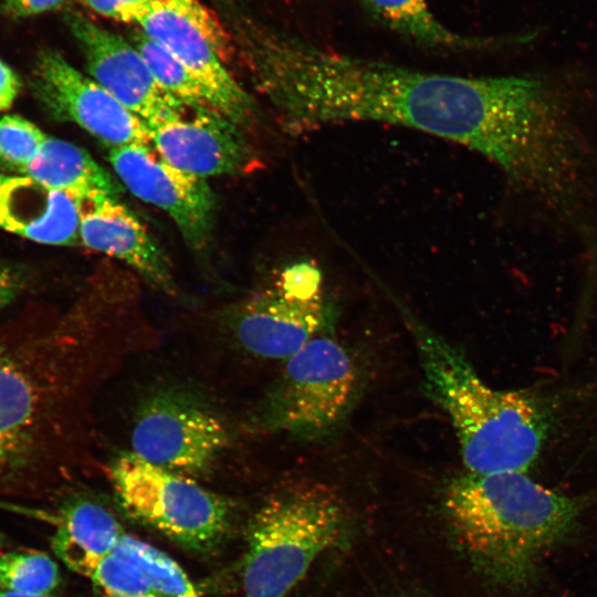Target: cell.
<instances>
[{"label":"cell","instance_id":"6da1fadb","mask_svg":"<svg viewBox=\"0 0 597 597\" xmlns=\"http://www.w3.org/2000/svg\"><path fill=\"white\" fill-rule=\"evenodd\" d=\"M251 63L283 126L304 134L375 122L416 129L484 156L506 88L504 76L433 73L363 59L265 31Z\"/></svg>","mask_w":597,"mask_h":597},{"label":"cell","instance_id":"7a4b0ae2","mask_svg":"<svg viewBox=\"0 0 597 597\" xmlns=\"http://www.w3.org/2000/svg\"><path fill=\"white\" fill-rule=\"evenodd\" d=\"M93 324L75 308L0 325V484L73 455Z\"/></svg>","mask_w":597,"mask_h":597},{"label":"cell","instance_id":"3957f363","mask_svg":"<svg viewBox=\"0 0 597 597\" xmlns=\"http://www.w3.org/2000/svg\"><path fill=\"white\" fill-rule=\"evenodd\" d=\"M442 506L467 556L485 576L509 587L534 578L582 511L578 500L517 471H467L447 485Z\"/></svg>","mask_w":597,"mask_h":597},{"label":"cell","instance_id":"277c9868","mask_svg":"<svg viewBox=\"0 0 597 597\" xmlns=\"http://www.w3.org/2000/svg\"><path fill=\"white\" fill-rule=\"evenodd\" d=\"M429 394L448 415L468 472H526L537 459L546 423L526 394L488 386L447 341L413 329Z\"/></svg>","mask_w":597,"mask_h":597},{"label":"cell","instance_id":"5b68a950","mask_svg":"<svg viewBox=\"0 0 597 597\" xmlns=\"http://www.w3.org/2000/svg\"><path fill=\"white\" fill-rule=\"evenodd\" d=\"M349 525L345 502L326 484L303 482L271 495L249 525L243 597H287L320 555L346 542Z\"/></svg>","mask_w":597,"mask_h":597},{"label":"cell","instance_id":"8992f818","mask_svg":"<svg viewBox=\"0 0 597 597\" xmlns=\"http://www.w3.org/2000/svg\"><path fill=\"white\" fill-rule=\"evenodd\" d=\"M111 481L125 511L182 547L213 551L228 534L232 506L191 478L151 464L134 452L113 462Z\"/></svg>","mask_w":597,"mask_h":597},{"label":"cell","instance_id":"52a82bcc","mask_svg":"<svg viewBox=\"0 0 597 597\" xmlns=\"http://www.w3.org/2000/svg\"><path fill=\"white\" fill-rule=\"evenodd\" d=\"M358 380L348 350L335 338L318 334L285 360L263 404L261 426L296 436L321 434L347 413Z\"/></svg>","mask_w":597,"mask_h":597},{"label":"cell","instance_id":"ba28073f","mask_svg":"<svg viewBox=\"0 0 597 597\" xmlns=\"http://www.w3.org/2000/svg\"><path fill=\"white\" fill-rule=\"evenodd\" d=\"M328 314L323 273L303 260L286 266L271 287L237 305L227 324L249 354L286 360L323 331Z\"/></svg>","mask_w":597,"mask_h":597},{"label":"cell","instance_id":"9c48e42d","mask_svg":"<svg viewBox=\"0 0 597 597\" xmlns=\"http://www.w3.org/2000/svg\"><path fill=\"white\" fill-rule=\"evenodd\" d=\"M224 420L198 396L164 388L139 405L132 452L189 478L207 473L229 444Z\"/></svg>","mask_w":597,"mask_h":597},{"label":"cell","instance_id":"30bf717a","mask_svg":"<svg viewBox=\"0 0 597 597\" xmlns=\"http://www.w3.org/2000/svg\"><path fill=\"white\" fill-rule=\"evenodd\" d=\"M30 85L51 118L74 123L111 148L150 144L143 119L55 50L39 52Z\"/></svg>","mask_w":597,"mask_h":597},{"label":"cell","instance_id":"8fae6325","mask_svg":"<svg viewBox=\"0 0 597 597\" xmlns=\"http://www.w3.org/2000/svg\"><path fill=\"white\" fill-rule=\"evenodd\" d=\"M108 160L125 188L174 220L191 250L206 249L214 224L216 197L205 178L169 165L144 145L111 148Z\"/></svg>","mask_w":597,"mask_h":597},{"label":"cell","instance_id":"7c38bea8","mask_svg":"<svg viewBox=\"0 0 597 597\" xmlns=\"http://www.w3.org/2000/svg\"><path fill=\"white\" fill-rule=\"evenodd\" d=\"M66 22L85 57L88 76L146 126L185 114L187 107L160 87L132 43L78 13L69 14Z\"/></svg>","mask_w":597,"mask_h":597},{"label":"cell","instance_id":"4fadbf2b","mask_svg":"<svg viewBox=\"0 0 597 597\" xmlns=\"http://www.w3.org/2000/svg\"><path fill=\"white\" fill-rule=\"evenodd\" d=\"M147 126L150 144L169 165L207 178L243 171L253 161L252 149L238 123L212 106Z\"/></svg>","mask_w":597,"mask_h":597},{"label":"cell","instance_id":"5bb4252c","mask_svg":"<svg viewBox=\"0 0 597 597\" xmlns=\"http://www.w3.org/2000/svg\"><path fill=\"white\" fill-rule=\"evenodd\" d=\"M137 24L145 35L170 52L198 80L214 108L238 124L248 119L253 111L251 98L193 20L154 1Z\"/></svg>","mask_w":597,"mask_h":597},{"label":"cell","instance_id":"9a60e30c","mask_svg":"<svg viewBox=\"0 0 597 597\" xmlns=\"http://www.w3.org/2000/svg\"><path fill=\"white\" fill-rule=\"evenodd\" d=\"M88 205V210H82L81 243L123 261L154 287L175 294L171 264L142 221L119 200L104 199Z\"/></svg>","mask_w":597,"mask_h":597},{"label":"cell","instance_id":"2e32d148","mask_svg":"<svg viewBox=\"0 0 597 597\" xmlns=\"http://www.w3.org/2000/svg\"><path fill=\"white\" fill-rule=\"evenodd\" d=\"M83 202L27 175L0 174V228L49 245H77Z\"/></svg>","mask_w":597,"mask_h":597},{"label":"cell","instance_id":"e0dca14e","mask_svg":"<svg viewBox=\"0 0 597 597\" xmlns=\"http://www.w3.org/2000/svg\"><path fill=\"white\" fill-rule=\"evenodd\" d=\"M124 534L111 511L93 500L78 499L60 510L51 546L71 570L88 578Z\"/></svg>","mask_w":597,"mask_h":597},{"label":"cell","instance_id":"ac0fdd59","mask_svg":"<svg viewBox=\"0 0 597 597\" xmlns=\"http://www.w3.org/2000/svg\"><path fill=\"white\" fill-rule=\"evenodd\" d=\"M27 175L46 188L63 191L83 203L119 200L122 182L100 166L84 148L48 136L28 164Z\"/></svg>","mask_w":597,"mask_h":597},{"label":"cell","instance_id":"d6986e66","mask_svg":"<svg viewBox=\"0 0 597 597\" xmlns=\"http://www.w3.org/2000/svg\"><path fill=\"white\" fill-rule=\"evenodd\" d=\"M371 18L410 42L429 49L475 51L499 49L526 40V36H470L443 25L427 0H360Z\"/></svg>","mask_w":597,"mask_h":597},{"label":"cell","instance_id":"ffe728a7","mask_svg":"<svg viewBox=\"0 0 597 597\" xmlns=\"http://www.w3.org/2000/svg\"><path fill=\"white\" fill-rule=\"evenodd\" d=\"M132 44L140 53L164 91L180 101L187 108L197 109L212 106L203 86L165 48L142 31L133 34Z\"/></svg>","mask_w":597,"mask_h":597},{"label":"cell","instance_id":"44dd1931","mask_svg":"<svg viewBox=\"0 0 597 597\" xmlns=\"http://www.w3.org/2000/svg\"><path fill=\"white\" fill-rule=\"evenodd\" d=\"M114 552L135 563L161 597H200L182 568L150 544L124 534Z\"/></svg>","mask_w":597,"mask_h":597},{"label":"cell","instance_id":"7402d4cb","mask_svg":"<svg viewBox=\"0 0 597 597\" xmlns=\"http://www.w3.org/2000/svg\"><path fill=\"white\" fill-rule=\"evenodd\" d=\"M62 577L55 561L34 549L0 553V590L52 594Z\"/></svg>","mask_w":597,"mask_h":597},{"label":"cell","instance_id":"603a6c76","mask_svg":"<svg viewBox=\"0 0 597 597\" xmlns=\"http://www.w3.org/2000/svg\"><path fill=\"white\" fill-rule=\"evenodd\" d=\"M88 578L102 597H161L143 570L116 552L102 559Z\"/></svg>","mask_w":597,"mask_h":597},{"label":"cell","instance_id":"cb8c5ba5","mask_svg":"<svg viewBox=\"0 0 597 597\" xmlns=\"http://www.w3.org/2000/svg\"><path fill=\"white\" fill-rule=\"evenodd\" d=\"M48 136L33 123L19 115L0 118V163L23 174Z\"/></svg>","mask_w":597,"mask_h":597},{"label":"cell","instance_id":"d4e9b609","mask_svg":"<svg viewBox=\"0 0 597 597\" xmlns=\"http://www.w3.org/2000/svg\"><path fill=\"white\" fill-rule=\"evenodd\" d=\"M193 20L209 38L218 52L228 51V40L216 17L199 0H154Z\"/></svg>","mask_w":597,"mask_h":597},{"label":"cell","instance_id":"484cf974","mask_svg":"<svg viewBox=\"0 0 597 597\" xmlns=\"http://www.w3.org/2000/svg\"><path fill=\"white\" fill-rule=\"evenodd\" d=\"M67 0H3L0 13L11 18L21 19L63 7Z\"/></svg>","mask_w":597,"mask_h":597},{"label":"cell","instance_id":"4316f807","mask_svg":"<svg viewBox=\"0 0 597 597\" xmlns=\"http://www.w3.org/2000/svg\"><path fill=\"white\" fill-rule=\"evenodd\" d=\"M21 82L13 70L0 60V111L9 109L15 101Z\"/></svg>","mask_w":597,"mask_h":597},{"label":"cell","instance_id":"83f0119b","mask_svg":"<svg viewBox=\"0 0 597 597\" xmlns=\"http://www.w3.org/2000/svg\"><path fill=\"white\" fill-rule=\"evenodd\" d=\"M21 287V276L12 268L0 263V312L15 300Z\"/></svg>","mask_w":597,"mask_h":597},{"label":"cell","instance_id":"f1b7e54d","mask_svg":"<svg viewBox=\"0 0 597 597\" xmlns=\"http://www.w3.org/2000/svg\"><path fill=\"white\" fill-rule=\"evenodd\" d=\"M124 14V22L137 23L150 9L154 0H115Z\"/></svg>","mask_w":597,"mask_h":597},{"label":"cell","instance_id":"f546056e","mask_svg":"<svg viewBox=\"0 0 597 597\" xmlns=\"http://www.w3.org/2000/svg\"><path fill=\"white\" fill-rule=\"evenodd\" d=\"M0 597H55L52 594H25L11 590H0Z\"/></svg>","mask_w":597,"mask_h":597},{"label":"cell","instance_id":"4dcf8cb0","mask_svg":"<svg viewBox=\"0 0 597 597\" xmlns=\"http://www.w3.org/2000/svg\"><path fill=\"white\" fill-rule=\"evenodd\" d=\"M6 543V536L3 533L0 532V547L3 546Z\"/></svg>","mask_w":597,"mask_h":597},{"label":"cell","instance_id":"1f68e13d","mask_svg":"<svg viewBox=\"0 0 597 597\" xmlns=\"http://www.w3.org/2000/svg\"><path fill=\"white\" fill-rule=\"evenodd\" d=\"M396 597H411L410 595H399V596H396Z\"/></svg>","mask_w":597,"mask_h":597}]
</instances>
